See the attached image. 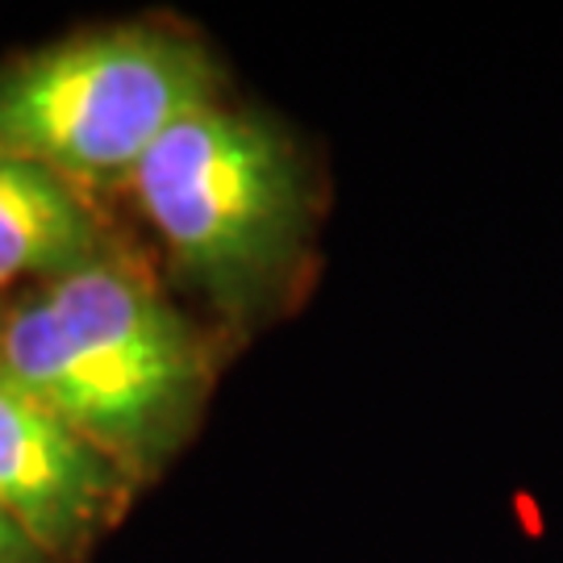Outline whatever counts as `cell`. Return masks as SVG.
<instances>
[{"mask_svg":"<svg viewBox=\"0 0 563 563\" xmlns=\"http://www.w3.org/2000/svg\"><path fill=\"white\" fill-rule=\"evenodd\" d=\"M213 376V334L125 251L46 280L0 318V380L139 484L197 434Z\"/></svg>","mask_w":563,"mask_h":563,"instance_id":"6da1fadb","label":"cell"},{"mask_svg":"<svg viewBox=\"0 0 563 563\" xmlns=\"http://www.w3.org/2000/svg\"><path fill=\"white\" fill-rule=\"evenodd\" d=\"M0 318H4V313H0Z\"/></svg>","mask_w":563,"mask_h":563,"instance_id":"52a82bcc","label":"cell"},{"mask_svg":"<svg viewBox=\"0 0 563 563\" xmlns=\"http://www.w3.org/2000/svg\"><path fill=\"white\" fill-rule=\"evenodd\" d=\"M139 481L51 409L0 380V505L59 563H80Z\"/></svg>","mask_w":563,"mask_h":563,"instance_id":"277c9868","label":"cell"},{"mask_svg":"<svg viewBox=\"0 0 563 563\" xmlns=\"http://www.w3.org/2000/svg\"><path fill=\"white\" fill-rule=\"evenodd\" d=\"M222 101V67L172 21L88 30L0 67V155L51 167L84 192L130 184L192 109Z\"/></svg>","mask_w":563,"mask_h":563,"instance_id":"3957f363","label":"cell"},{"mask_svg":"<svg viewBox=\"0 0 563 563\" xmlns=\"http://www.w3.org/2000/svg\"><path fill=\"white\" fill-rule=\"evenodd\" d=\"M97 197L51 167L0 155V288L13 280H59L113 255Z\"/></svg>","mask_w":563,"mask_h":563,"instance_id":"5b68a950","label":"cell"},{"mask_svg":"<svg viewBox=\"0 0 563 563\" xmlns=\"http://www.w3.org/2000/svg\"><path fill=\"white\" fill-rule=\"evenodd\" d=\"M0 563H59V560L0 505Z\"/></svg>","mask_w":563,"mask_h":563,"instance_id":"8992f818","label":"cell"},{"mask_svg":"<svg viewBox=\"0 0 563 563\" xmlns=\"http://www.w3.org/2000/svg\"><path fill=\"white\" fill-rule=\"evenodd\" d=\"M125 188L172 272L225 325L255 330L297 301L318 184L284 125L209 101L146 151Z\"/></svg>","mask_w":563,"mask_h":563,"instance_id":"7a4b0ae2","label":"cell"}]
</instances>
